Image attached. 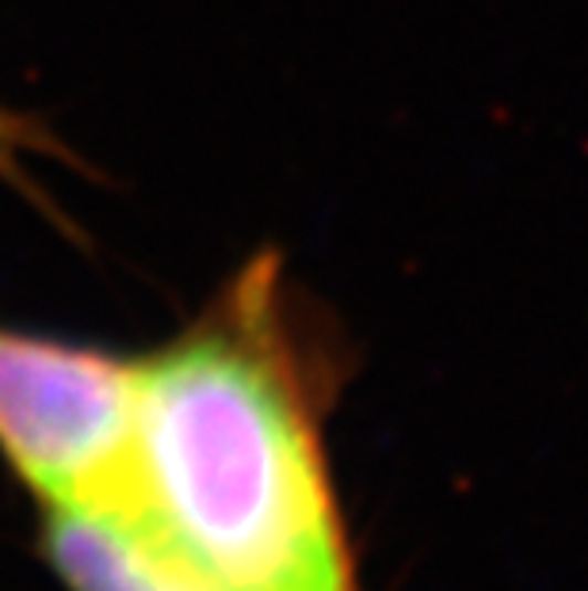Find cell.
I'll list each match as a JSON object with an SVG mask.
<instances>
[{
  "label": "cell",
  "mask_w": 588,
  "mask_h": 591,
  "mask_svg": "<svg viewBox=\"0 0 588 591\" xmlns=\"http://www.w3.org/2000/svg\"><path fill=\"white\" fill-rule=\"evenodd\" d=\"M333 351L275 252L134 359V420L104 508L210 591H359L325 412Z\"/></svg>",
  "instance_id": "obj_1"
},
{
  "label": "cell",
  "mask_w": 588,
  "mask_h": 591,
  "mask_svg": "<svg viewBox=\"0 0 588 591\" xmlns=\"http://www.w3.org/2000/svg\"><path fill=\"white\" fill-rule=\"evenodd\" d=\"M134 420V359L0 325V458L39 504H99Z\"/></svg>",
  "instance_id": "obj_2"
},
{
  "label": "cell",
  "mask_w": 588,
  "mask_h": 591,
  "mask_svg": "<svg viewBox=\"0 0 588 591\" xmlns=\"http://www.w3.org/2000/svg\"><path fill=\"white\" fill-rule=\"evenodd\" d=\"M39 546L65 591H210L104 504H42Z\"/></svg>",
  "instance_id": "obj_3"
}]
</instances>
